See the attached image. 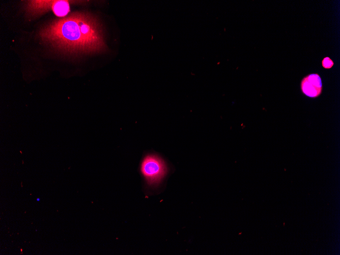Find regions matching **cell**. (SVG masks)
<instances>
[{"instance_id":"obj_1","label":"cell","mask_w":340,"mask_h":255,"mask_svg":"<svg viewBox=\"0 0 340 255\" xmlns=\"http://www.w3.org/2000/svg\"><path fill=\"white\" fill-rule=\"evenodd\" d=\"M38 36L43 42L68 54H93L107 48L101 25L86 12L54 19L42 26Z\"/></svg>"},{"instance_id":"obj_3","label":"cell","mask_w":340,"mask_h":255,"mask_svg":"<svg viewBox=\"0 0 340 255\" xmlns=\"http://www.w3.org/2000/svg\"><path fill=\"white\" fill-rule=\"evenodd\" d=\"M300 86L302 93L311 98L318 97L322 91V80L317 73L310 74L303 77Z\"/></svg>"},{"instance_id":"obj_2","label":"cell","mask_w":340,"mask_h":255,"mask_svg":"<svg viewBox=\"0 0 340 255\" xmlns=\"http://www.w3.org/2000/svg\"><path fill=\"white\" fill-rule=\"evenodd\" d=\"M140 172L147 184L150 187L158 186L168 172L165 161L155 153H148L142 159Z\"/></svg>"},{"instance_id":"obj_5","label":"cell","mask_w":340,"mask_h":255,"mask_svg":"<svg viewBox=\"0 0 340 255\" xmlns=\"http://www.w3.org/2000/svg\"><path fill=\"white\" fill-rule=\"evenodd\" d=\"M40 200V199H37V201H39Z\"/></svg>"},{"instance_id":"obj_4","label":"cell","mask_w":340,"mask_h":255,"mask_svg":"<svg viewBox=\"0 0 340 255\" xmlns=\"http://www.w3.org/2000/svg\"><path fill=\"white\" fill-rule=\"evenodd\" d=\"M333 65V61L329 57H325L322 61V65L325 69H330Z\"/></svg>"}]
</instances>
